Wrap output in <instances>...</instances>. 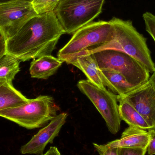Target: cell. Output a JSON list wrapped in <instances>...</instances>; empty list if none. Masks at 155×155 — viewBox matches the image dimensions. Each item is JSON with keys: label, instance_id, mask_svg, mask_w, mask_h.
<instances>
[{"label": "cell", "instance_id": "484cf974", "mask_svg": "<svg viewBox=\"0 0 155 155\" xmlns=\"http://www.w3.org/2000/svg\"><path fill=\"white\" fill-rule=\"evenodd\" d=\"M28 1L27 0H0V4L7 3L12 2H16V1ZM29 2V1H28Z\"/></svg>", "mask_w": 155, "mask_h": 155}, {"label": "cell", "instance_id": "ac0fdd59", "mask_svg": "<svg viewBox=\"0 0 155 155\" xmlns=\"http://www.w3.org/2000/svg\"><path fill=\"white\" fill-rule=\"evenodd\" d=\"M61 0H33L31 2L37 14L54 12Z\"/></svg>", "mask_w": 155, "mask_h": 155}, {"label": "cell", "instance_id": "6da1fadb", "mask_svg": "<svg viewBox=\"0 0 155 155\" xmlns=\"http://www.w3.org/2000/svg\"><path fill=\"white\" fill-rule=\"evenodd\" d=\"M64 34L54 12L37 14L7 40V53L21 62L51 55Z\"/></svg>", "mask_w": 155, "mask_h": 155}, {"label": "cell", "instance_id": "7c38bea8", "mask_svg": "<svg viewBox=\"0 0 155 155\" xmlns=\"http://www.w3.org/2000/svg\"><path fill=\"white\" fill-rule=\"evenodd\" d=\"M65 62L72 64L81 70L87 80L101 88H106L100 74L97 62L92 54L80 55L67 60Z\"/></svg>", "mask_w": 155, "mask_h": 155}, {"label": "cell", "instance_id": "83f0119b", "mask_svg": "<svg viewBox=\"0 0 155 155\" xmlns=\"http://www.w3.org/2000/svg\"><path fill=\"white\" fill-rule=\"evenodd\" d=\"M27 1H29V2H32L33 0H27Z\"/></svg>", "mask_w": 155, "mask_h": 155}, {"label": "cell", "instance_id": "603a6c76", "mask_svg": "<svg viewBox=\"0 0 155 155\" xmlns=\"http://www.w3.org/2000/svg\"><path fill=\"white\" fill-rule=\"evenodd\" d=\"M5 36L0 32V59L7 53V45Z\"/></svg>", "mask_w": 155, "mask_h": 155}, {"label": "cell", "instance_id": "4316f807", "mask_svg": "<svg viewBox=\"0 0 155 155\" xmlns=\"http://www.w3.org/2000/svg\"><path fill=\"white\" fill-rule=\"evenodd\" d=\"M6 82H7V81L5 80V79H0V86H2V85L3 84Z\"/></svg>", "mask_w": 155, "mask_h": 155}, {"label": "cell", "instance_id": "8fae6325", "mask_svg": "<svg viewBox=\"0 0 155 155\" xmlns=\"http://www.w3.org/2000/svg\"><path fill=\"white\" fill-rule=\"evenodd\" d=\"M150 140L148 131L138 127L129 126L122 133L120 138L106 144L113 148L129 147L147 150Z\"/></svg>", "mask_w": 155, "mask_h": 155}, {"label": "cell", "instance_id": "5bb4252c", "mask_svg": "<svg viewBox=\"0 0 155 155\" xmlns=\"http://www.w3.org/2000/svg\"><path fill=\"white\" fill-rule=\"evenodd\" d=\"M100 74L105 86H107L117 97L122 98L138 87L127 82L121 74L110 70H100Z\"/></svg>", "mask_w": 155, "mask_h": 155}, {"label": "cell", "instance_id": "44dd1931", "mask_svg": "<svg viewBox=\"0 0 155 155\" xmlns=\"http://www.w3.org/2000/svg\"><path fill=\"white\" fill-rule=\"evenodd\" d=\"M118 148V155H145L147 149L139 148L120 147Z\"/></svg>", "mask_w": 155, "mask_h": 155}, {"label": "cell", "instance_id": "3957f363", "mask_svg": "<svg viewBox=\"0 0 155 155\" xmlns=\"http://www.w3.org/2000/svg\"><path fill=\"white\" fill-rule=\"evenodd\" d=\"M60 107L50 96H40L25 104L0 111V117L28 129L40 128L57 115Z\"/></svg>", "mask_w": 155, "mask_h": 155}, {"label": "cell", "instance_id": "5b68a950", "mask_svg": "<svg viewBox=\"0 0 155 155\" xmlns=\"http://www.w3.org/2000/svg\"><path fill=\"white\" fill-rule=\"evenodd\" d=\"M104 1L61 0L54 12L65 34H73L101 13Z\"/></svg>", "mask_w": 155, "mask_h": 155}, {"label": "cell", "instance_id": "52a82bcc", "mask_svg": "<svg viewBox=\"0 0 155 155\" xmlns=\"http://www.w3.org/2000/svg\"><path fill=\"white\" fill-rule=\"evenodd\" d=\"M77 87L94 104L105 121L109 132L113 134H117L120 129L122 119L116 95L87 79L78 81Z\"/></svg>", "mask_w": 155, "mask_h": 155}, {"label": "cell", "instance_id": "2e32d148", "mask_svg": "<svg viewBox=\"0 0 155 155\" xmlns=\"http://www.w3.org/2000/svg\"><path fill=\"white\" fill-rule=\"evenodd\" d=\"M117 99L119 102L118 109L122 120L124 121L129 126L147 131L151 130V127L132 105L124 99Z\"/></svg>", "mask_w": 155, "mask_h": 155}, {"label": "cell", "instance_id": "7a4b0ae2", "mask_svg": "<svg viewBox=\"0 0 155 155\" xmlns=\"http://www.w3.org/2000/svg\"><path fill=\"white\" fill-rule=\"evenodd\" d=\"M110 21L115 29L114 38L111 41L85 52L80 55L91 54L107 49L124 52L143 64L148 71H155V64L147 44V39L138 32L131 21L114 17Z\"/></svg>", "mask_w": 155, "mask_h": 155}, {"label": "cell", "instance_id": "9a60e30c", "mask_svg": "<svg viewBox=\"0 0 155 155\" xmlns=\"http://www.w3.org/2000/svg\"><path fill=\"white\" fill-rule=\"evenodd\" d=\"M30 100L15 88L12 83L6 82L0 86V111L18 106Z\"/></svg>", "mask_w": 155, "mask_h": 155}, {"label": "cell", "instance_id": "cb8c5ba5", "mask_svg": "<svg viewBox=\"0 0 155 155\" xmlns=\"http://www.w3.org/2000/svg\"><path fill=\"white\" fill-rule=\"evenodd\" d=\"M43 155H62L56 147H51L49 150Z\"/></svg>", "mask_w": 155, "mask_h": 155}, {"label": "cell", "instance_id": "d4e9b609", "mask_svg": "<svg viewBox=\"0 0 155 155\" xmlns=\"http://www.w3.org/2000/svg\"><path fill=\"white\" fill-rule=\"evenodd\" d=\"M149 81L151 83V84H152V85L153 86L155 89V71L153 73V75L149 78Z\"/></svg>", "mask_w": 155, "mask_h": 155}, {"label": "cell", "instance_id": "d6986e66", "mask_svg": "<svg viewBox=\"0 0 155 155\" xmlns=\"http://www.w3.org/2000/svg\"><path fill=\"white\" fill-rule=\"evenodd\" d=\"M143 18L145 24L146 30L155 42V15L149 12H146L143 15Z\"/></svg>", "mask_w": 155, "mask_h": 155}, {"label": "cell", "instance_id": "ba28073f", "mask_svg": "<svg viewBox=\"0 0 155 155\" xmlns=\"http://www.w3.org/2000/svg\"><path fill=\"white\" fill-rule=\"evenodd\" d=\"M37 14L31 2L19 1L0 4V32L8 40Z\"/></svg>", "mask_w": 155, "mask_h": 155}, {"label": "cell", "instance_id": "e0dca14e", "mask_svg": "<svg viewBox=\"0 0 155 155\" xmlns=\"http://www.w3.org/2000/svg\"><path fill=\"white\" fill-rule=\"evenodd\" d=\"M20 60L8 53L0 59V79L12 83L15 75L20 72Z\"/></svg>", "mask_w": 155, "mask_h": 155}, {"label": "cell", "instance_id": "277c9868", "mask_svg": "<svg viewBox=\"0 0 155 155\" xmlns=\"http://www.w3.org/2000/svg\"><path fill=\"white\" fill-rule=\"evenodd\" d=\"M69 41L58 52V59L66 62L83 53L111 41L114 38L115 29L109 21L92 22L73 34Z\"/></svg>", "mask_w": 155, "mask_h": 155}, {"label": "cell", "instance_id": "4fadbf2b", "mask_svg": "<svg viewBox=\"0 0 155 155\" xmlns=\"http://www.w3.org/2000/svg\"><path fill=\"white\" fill-rule=\"evenodd\" d=\"M63 62V61L51 55H44L33 59L29 70L31 77L47 79L56 73Z\"/></svg>", "mask_w": 155, "mask_h": 155}, {"label": "cell", "instance_id": "8992f818", "mask_svg": "<svg viewBox=\"0 0 155 155\" xmlns=\"http://www.w3.org/2000/svg\"><path fill=\"white\" fill-rule=\"evenodd\" d=\"M92 54L100 70L118 72L134 86H140L149 80L150 72L146 68L136 59L124 52L107 49Z\"/></svg>", "mask_w": 155, "mask_h": 155}, {"label": "cell", "instance_id": "9c48e42d", "mask_svg": "<svg viewBox=\"0 0 155 155\" xmlns=\"http://www.w3.org/2000/svg\"><path fill=\"white\" fill-rule=\"evenodd\" d=\"M68 117L66 113L57 115L46 126L41 129L31 139L21 147L22 154L43 155L46 146L52 143L64 125Z\"/></svg>", "mask_w": 155, "mask_h": 155}, {"label": "cell", "instance_id": "ffe728a7", "mask_svg": "<svg viewBox=\"0 0 155 155\" xmlns=\"http://www.w3.org/2000/svg\"><path fill=\"white\" fill-rule=\"evenodd\" d=\"M94 147L99 155H118V148L109 147L106 144H97L94 143Z\"/></svg>", "mask_w": 155, "mask_h": 155}, {"label": "cell", "instance_id": "30bf717a", "mask_svg": "<svg viewBox=\"0 0 155 155\" xmlns=\"http://www.w3.org/2000/svg\"><path fill=\"white\" fill-rule=\"evenodd\" d=\"M132 105L155 130V89L149 80L122 98Z\"/></svg>", "mask_w": 155, "mask_h": 155}, {"label": "cell", "instance_id": "7402d4cb", "mask_svg": "<svg viewBox=\"0 0 155 155\" xmlns=\"http://www.w3.org/2000/svg\"><path fill=\"white\" fill-rule=\"evenodd\" d=\"M150 136V140L147 148L149 155L155 154V130H148Z\"/></svg>", "mask_w": 155, "mask_h": 155}]
</instances>
